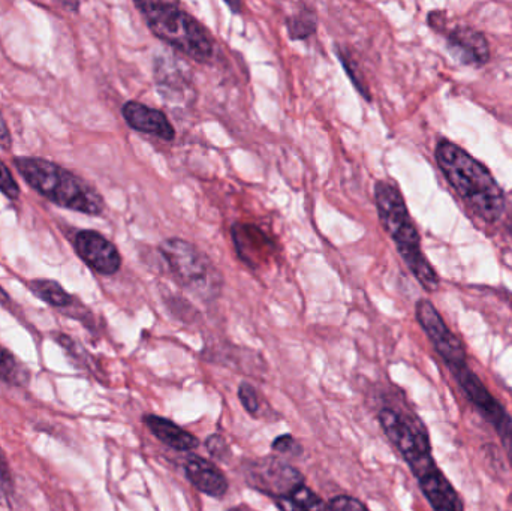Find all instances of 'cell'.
<instances>
[{"instance_id":"obj_21","label":"cell","mask_w":512,"mask_h":511,"mask_svg":"<svg viewBox=\"0 0 512 511\" xmlns=\"http://www.w3.org/2000/svg\"><path fill=\"white\" fill-rule=\"evenodd\" d=\"M237 396H239L240 404L245 408L246 413L251 414L252 417L258 416L259 410H261V401H259L258 392L251 383L242 381L239 390H237Z\"/></svg>"},{"instance_id":"obj_13","label":"cell","mask_w":512,"mask_h":511,"mask_svg":"<svg viewBox=\"0 0 512 511\" xmlns=\"http://www.w3.org/2000/svg\"><path fill=\"white\" fill-rule=\"evenodd\" d=\"M418 485L433 511H465V504L459 492L451 485L438 465H432L423 473L418 474Z\"/></svg>"},{"instance_id":"obj_14","label":"cell","mask_w":512,"mask_h":511,"mask_svg":"<svg viewBox=\"0 0 512 511\" xmlns=\"http://www.w3.org/2000/svg\"><path fill=\"white\" fill-rule=\"evenodd\" d=\"M448 50L463 65L483 66L489 62L490 47L483 33L472 27H456L447 36Z\"/></svg>"},{"instance_id":"obj_3","label":"cell","mask_w":512,"mask_h":511,"mask_svg":"<svg viewBox=\"0 0 512 511\" xmlns=\"http://www.w3.org/2000/svg\"><path fill=\"white\" fill-rule=\"evenodd\" d=\"M18 173L27 185L57 206L86 215H101L104 198L95 188L60 165L39 158L15 159Z\"/></svg>"},{"instance_id":"obj_9","label":"cell","mask_w":512,"mask_h":511,"mask_svg":"<svg viewBox=\"0 0 512 511\" xmlns=\"http://www.w3.org/2000/svg\"><path fill=\"white\" fill-rule=\"evenodd\" d=\"M417 321L421 329L426 333L433 348L444 360L448 369L459 368L468 365V354L460 339L451 332L450 327L445 324L444 318L439 314L438 309L429 300H420L415 308Z\"/></svg>"},{"instance_id":"obj_18","label":"cell","mask_w":512,"mask_h":511,"mask_svg":"<svg viewBox=\"0 0 512 511\" xmlns=\"http://www.w3.org/2000/svg\"><path fill=\"white\" fill-rule=\"evenodd\" d=\"M29 288L36 297L54 308H68L74 302L71 294L66 293L62 285L48 281V279H36V281L29 282Z\"/></svg>"},{"instance_id":"obj_15","label":"cell","mask_w":512,"mask_h":511,"mask_svg":"<svg viewBox=\"0 0 512 511\" xmlns=\"http://www.w3.org/2000/svg\"><path fill=\"white\" fill-rule=\"evenodd\" d=\"M122 114L125 117L126 123L135 131L153 135V137H158L165 141H171L176 137L174 126L171 125L164 111L147 107V105L141 104V102L129 101L123 105Z\"/></svg>"},{"instance_id":"obj_25","label":"cell","mask_w":512,"mask_h":511,"mask_svg":"<svg viewBox=\"0 0 512 511\" xmlns=\"http://www.w3.org/2000/svg\"><path fill=\"white\" fill-rule=\"evenodd\" d=\"M0 192L11 200H17L20 197V188L12 177L9 168L0 161Z\"/></svg>"},{"instance_id":"obj_8","label":"cell","mask_w":512,"mask_h":511,"mask_svg":"<svg viewBox=\"0 0 512 511\" xmlns=\"http://www.w3.org/2000/svg\"><path fill=\"white\" fill-rule=\"evenodd\" d=\"M243 477L249 488L267 495L271 501L291 494L298 486L306 485L300 470L276 456L252 459L243 464Z\"/></svg>"},{"instance_id":"obj_26","label":"cell","mask_w":512,"mask_h":511,"mask_svg":"<svg viewBox=\"0 0 512 511\" xmlns=\"http://www.w3.org/2000/svg\"><path fill=\"white\" fill-rule=\"evenodd\" d=\"M12 491L11 471L6 464L5 456L0 452V500L8 498Z\"/></svg>"},{"instance_id":"obj_24","label":"cell","mask_w":512,"mask_h":511,"mask_svg":"<svg viewBox=\"0 0 512 511\" xmlns=\"http://www.w3.org/2000/svg\"><path fill=\"white\" fill-rule=\"evenodd\" d=\"M328 511H370L366 504L351 495H337L328 501Z\"/></svg>"},{"instance_id":"obj_11","label":"cell","mask_w":512,"mask_h":511,"mask_svg":"<svg viewBox=\"0 0 512 511\" xmlns=\"http://www.w3.org/2000/svg\"><path fill=\"white\" fill-rule=\"evenodd\" d=\"M239 257L252 269L265 266L276 254V243L261 228L251 224H236L231 228Z\"/></svg>"},{"instance_id":"obj_23","label":"cell","mask_w":512,"mask_h":511,"mask_svg":"<svg viewBox=\"0 0 512 511\" xmlns=\"http://www.w3.org/2000/svg\"><path fill=\"white\" fill-rule=\"evenodd\" d=\"M271 449L276 453H280V455L300 456L303 453L300 441L289 434L279 435V437L274 438L273 443H271Z\"/></svg>"},{"instance_id":"obj_17","label":"cell","mask_w":512,"mask_h":511,"mask_svg":"<svg viewBox=\"0 0 512 511\" xmlns=\"http://www.w3.org/2000/svg\"><path fill=\"white\" fill-rule=\"evenodd\" d=\"M273 503L280 511H328V504L306 485L298 486L291 494L276 498Z\"/></svg>"},{"instance_id":"obj_27","label":"cell","mask_w":512,"mask_h":511,"mask_svg":"<svg viewBox=\"0 0 512 511\" xmlns=\"http://www.w3.org/2000/svg\"><path fill=\"white\" fill-rule=\"evenodd\" d=\"M9 144H11V138H9L8 128H6L2 114H0V146H2L3 149H8Z\"/></svg>"},{"instance_id":"obj_12","label":"cell","mask_w":512,"mask_h":511,"mask_svg":"<svg viewBox=\"0 0 512 511\" xmlns=\"http://www.w3.org/2000/svg\"><path fill=\"white\" fill-rule=\"evenodd\" d=\"M186 479L201 494L222 500L230 491V482L221 468L203 456L189 455L183 464Z\"/></svg>"},{"instance_id":"obj_19","label":"cell","mask_w":512,"mask_h":511,"mask_svg":"<svg viewBox=\"0 0 512 511\" xmlns=\"http://www.w3.org/2000/svg\"><path fill=\"white\" fill-rule=\"evenodd\" d=\"M0 380L14 387H26L30 381L29 369L21 365V363L3 347H0Z\"/></svg>"},{"instance_id":"obj_10","label":"cell","mask_w":512,"mask_h":511,"mask_svg":"<svg viewBox=\"0 0 512 511\" xmlns=\"http://www.w3.org/2000/svg\"><path fill=\"white\" fill-rule=\"evenodd\" d=\"M74 246L81 260L101 275H116L122 267L119 249L98 231H80L75 236Z\"/></svg>"},{"instance_id":"obj_22","label":"cell","mask_w":512,"mask_h":511,"mask_svg":"<svg viewBox=\"0 0 512 511\" xmlns=\"http://www.w3.org/2000/svg\"><path fill=\"white\" fill-rule=\"evenodd\" d=\"M206 449L213 459H216V461L225 462V464H228L231 456H233V453H231L230 444H228V441L225 440L224 435L221 434L209 435L206 440Z\"/></svg>"},{"instance_id":"obj_6","label":"cell","mask_w":512,"mask_h":511,"mask_svg":"<svg viewBox=\"0 0 512 511\" xmlns=\"http://www.w3.org/2000/svg\"><path fill=\"white\" fill-rule=\"evenodd\" d=\"M378 420L385 437L405 459L412 474L435 462L429 434L420 419L397 408L384 407L379 410Z\"/></svg>"},{"instance_id":"obj_4","label":"cell","mask_w":512,"mask_h":511,"mask_svg":"<svg viewBox=\"0 0 512 511\" xmlns=\"http://www.w3.org/2000/svg\"><path fill=\"white\" fill-rule=\"evenodd\" d=\"M153 35L200 63L212 60L215 42L209 30L173 2H135Z\"/></svg>"},{"instance_id":"obj_20","label":"cell","mask_w":512,"mask_h":511,"mask_svg":"<svg viewBox=\"0 0 512 511\" xmlns=\"http://www.w3.org/2000/svg\"><path fill=\"white\" fill-rule=\"evenodd\" d=\"M286 27H288L289 36L292 39H306L316 32L318 20H316L315 12L301 11L288 18Z\"/></svg>"},{"instance_id":"obj_7","label":"cell","mask_w":512,"mask_h":511,"mask_svg":"<svg viewBox=\"0 0 512 511\" xmlns=\"http://www.w3.org/2000/svg\"><path fill=\"white\" fill-rule=\"evenodd\" d=\"M454 380L465 393L472 405L477 408L480 416L495 429L501 440L508 461L512 467V417L504 405L489 392L481 378L469 368V365L451 369Z\"/></svg>"},{"instance_id":"obj_5","label":"cell","mask_w":512,"mask_h":511,"mask_svg":"<svg viewBox=\"0 0 512 511\" xmlns=\"http://www.w3.org/2000/svg\"><path fill=\"white\" fill-rule=\"evenodd\" d=\"M159 252L173 273V278L186 290L204 299L218 296L222 275L213 266L212 260L194 243L173 237L159 245Z\"/></svg>"},{"instance_id":"obj_16","label":"cell","mask_w":512,"mask_h":511,"mask_svg":"<svg viewBox=\"0 0 512 511\" xmlns=\"http://www.w3.org/2000/svg\"><path fill=\"white\" fill-rule=\"evenodd\" d=\"M144 426L149 429L150 434L161 441L171 450L180 453H191L200 447V440L191 432L186 431L182 426L177 425L173 420L167 417L156 416V414H146L143 417Z\"/></svg>"},{"instance_id":"obj_2","label":"cell","mask_w":512,"mask_h":511,"mask_svg":"<svg viewBox=\"0 0 512 511\" xmlns=\"http://www.w3.org/2000/svg\"><path fill=\"white\" fill-rule=\"evenodd\" d=\"M375 203L381 224L396 243L397 251L402 255L408 269L427 291L438 290V273L421 251L420 234L399 188L388 180H379L375 185Z\"/></svg>"},{"instance_id":"obj_1","label":"cell","mask_w":512,"mask_h":511,"mask_svg":"<svg viewBox=\"0 0 512 511\" xmlns=\"http://www.w3.org/2000/svg\"><path fill=\"white\" fill-rule=\"evenodd\" d=\"M435 158L450 185L480 218L490 224L501 219L505 210L504 192L486 165L447 138L439 141Z\"/></svg>"}]
</instances>
